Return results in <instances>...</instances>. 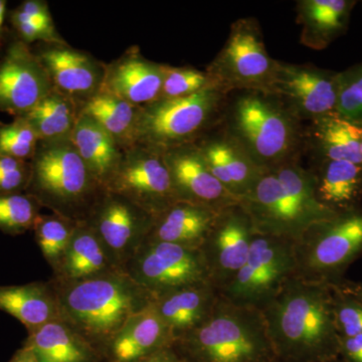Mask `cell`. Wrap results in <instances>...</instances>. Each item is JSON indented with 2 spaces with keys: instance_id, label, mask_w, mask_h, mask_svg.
I'll list each match as a JSON object with an SVG mask.
<instances>
[{
  "instance_id": "1",
  "label": "cell",
  "mask_w": 362,
  "mask_h": 362,
  "mask_svg": "<svg viewBox=\"0 0 362 362\" xmlns=\"http://www.w3.org/2000/svg\"><path fill=\"white\" fill-rule=\"evenodd\" d=\"M334 307L324 283L294 277L258 309L274 351L307 361L325 356L337 345Z\"/></svg>"
},
{
  "instance_id": "2",
  "label": "cell",
  "mask_w": 362,
  "mask_h": 362,
  "mask_svg": "<svg viewBox=\"0 0 362 362\" xmlns=\"http://www.w3.org/2000/svg\"><path fill=\"white\" fill-rule=\"evenodd\" d=\"M221 122L223 134L267 171L297 160L305 141L301 121L266 93L240 92L225 106Z\"/></svg>"
},
{
  "instance_id": "3",
  "label": "cell",
  "mask_w": 362,
  "mask_h": 362,
  "mask_svg": "<svg viewBox=\"0 0 362 362\" xmlns=\"http://www.w3.org/2000/svg\"><path fill=\"white\" fill-rule=\"evenodd\" d=\"M185 334L199 362H267L275 354L261 310L220 293L206 318Z\"/></svg>"
},
{
  "instance_id": "4",
  "label": "cell",
  "mask_w": 362,
  "mask_h": 362,
  "mask_svg": "<svg viewBox=\"0 0 362 362\" xmlns=\"http://www.w3.org/2000/svg\"><path fill=\"white\" fill-rule=\"evenodd\" d=\"M226 99L223 90L209 88L192 96L157 99L139 107L134 145L163 153L197 142L221 122Z\"/></svg>"
},
{
  "instance_id": "5",
  "label": "cell",
  "mask_w": 362,
  "mask_h": 362,
  "mask_svg": "<svg viewBox=\"0 0 362 362\" xmlns=\"http://www.w3.org/2000/svg\"><path fill=\"white\" fill-rule=\"evenodd\" d=\"M102 188L90 173L70 140L40 142L30 160V178L26 194L59 216H77Z\"/></svg>"
},
{
  "instance_id": "6",
  "label": "cell",
  "mask_w": 362,
  "mask_h": 362,
  "mask_svg": "<svg viewBox=\"0 0 362 362\" xmlns=\"http://www.w3.org/2000/svg\"><path fill=\"white\" fill-rule=\"evenodd\" d=\"M277 61L269 56L256 18H240L230 26L223 49L207 66L214 86L233 92L270 94Z\"/></svg>"
},
{
  "instance_id": "7",
  "label": "cell",
  "mask_w": 362,
  "mask_h": 362,
  "mask_svg": "<svg viewBox=\"0 0 362 362\" xmlns=\"http://www.w3.org/2000/svg\"><path fill=\"white\" fill-rule=\"evenodd\" d=\"M362 250V209L337 214L308 228L294 243L296 277L324 283Z\"/></svg>"
},
{
  "instance_id": "8",
  "label": "cell",
  "mask_w": 362,
  "mask_h": 362,
  "mask_svg": "<svg viewBox=\"0 0 362 362\" xmlns=\"http://www.w3.org/2000/svg\"><path fill=\"white\" fill-rule=\"evenodd\" d=\"M294 277V242L255 233L246 263L218 293L233 303L259 308Z\"/></svg>"
},
{
  "instance_id": "9",
  "label": "cell",
  "mask_w": 362,
  "mask_h": 362,
  "mask_svg": "<svg viewBox=\"0 0 362 362\" xmlns=\"http://www.w3.org/2000/svg\"><path fill=\"white\" fill-rule=\"evenodd\" d=\"M105 192L127 199L153 218L178 202L163 153L140 145L123 150Z\"/></svg>"
},
{
  "instance_id": "10",
  "label": "cell",
  "mask_w": 362,
  "mask_h": 362,
  "mask_svg": "<svg viewBox=\"0 0 362 362\" xmlns=\"http://www.w3.org/2000/svg\"><path fill=\"white\" fill-rule=\"evenodd\" d=\"M138 305L130 285L112 277L82 281L66 298L69 313L86 331L97 337L116 335L134 315Z\"/></svg>"
},
{
  "instance_id": "11",
  "label": "cell",
  "mask_w": 362,
  "mask_h": 362,
  "mask_svg": "<svg viewBox=\"0 0 362 362\" xmlns=\"http://www.w3.org/2000/svg\"><path fill=\"white\" fill-rule=\"evenodd\" d=\"M239 204L259 235L295 243L319 223L295 202L273 171H265Z\"/></svg>"
},
{
  "instance_id": "12",
  "label": "cell",
  "mask_w": 362,
  "mask_h": 362,
  "mask_svg": "<svg viewBox=\"0 0 362 362\" xmlns=\"http://www.w3.org/2000/svg\"><path fill=\"white\" fill-rule=\"evenodd\" d=\"M338 71L277 61L270 94L300 121L337 113Z\"/></svg>"
},
{
  "instance_id": "13",
  "label": "cell",
  "mask_w": 362,
  "mask_h": 362,
  "mask_svg": "<svg viewBox=\"0 0 362 362\" xmlns=\"http://www.w3.org/2000/svg\"><path fill=\"white\" fill-rule=\"evenodd\" d=\"M54 86L30 45L16 39L0 58V112L25 116Z\"/></svg>"
},
{
  "instance_id": "14",
  "label": "cell",
  "mask_w": 362,
  "mask_h": 362,
  "mask_svg": "<svg viewBox=\"0 0 362 362\" xmlns=\"http://www.w3.org/2000/svg\"><path fill=\"white\" fill-rule=\"evenodd\" d=\"M254 230L250 218L238 206L221 211L201 247L209 282L221 291L246 263Z\"/></svg>"
},
{
  "instance_id": "15",
  "label": "cell",
  "mask_w": 362,
  "mask_h": 362,
  "mask_svg": "<svg viewBox=\"0 0 362 362\" xmlns=\"http://www.w3.org/2000/svg\"><path fill=\"white\" fill-rule=\"evenodd\" d=\"M178 202L223 211L238 206L235 199L209 170L197 143L163 152Z\"/></svg>"
},
{
  "instance_id": "16",
  "label": "cell",
  "mask_w": 362,
  "mask_h": 362,
  "mask_svg": "<svg viewBox=\"0 0 362 362\" xmlns=\"http://www.w3.org/2000/svg\"><path fill=\"white\" fill-rule=\"evenodd\" d=\"M138 278L143 284L164 294L209 282L201 251L156 240L138 263Z\"/></svg>"
},
{
  "instance_id": "17",
  "label": "cell",
  "mask_w": 362,
  "mask_h": 362,
  "mask_svg": "<svg viewBox=\"0 0 362 362\" xmlns=\"http://www.w3.org/2000/svg\"><path fill=\"white\" fill-rule=\"evenodd\" d=\"M37 54L54 89L84 103L99 92L103 82L105 65L88 52L66 44H44L33 49Z\"/></svg>"
},
{
  "instance_id": "18",
  "label": "cell",
  "mask_w": 362,
  "mask_h": 362,
  "mask_svg": "<svg viewBox=\"0 0 362 362\" xmlns=\"http://www.w3.org/2000/svg\"><path fill=\"white\" fill-rule=\"evenodd\" d=\"M164 65L142 56L137 47L105 65L100 92L120 98L136 107L152 103L160 96Z\"/></svg>"
},
{
  "instance_id": "19",
  "label": "cell",
  "mask_w": 362,
  "mask_h": 362,
  "mask_svg": "<svg viewBox=\"0 0 362 362\" xmlns=\"http://www.w3.org/2000/svg\"><path fill=\"white\" fill-rule=\"evenodd\" d=\"M195 143L214 177L239 202L267 171L257 166L223 132L218 135L207 134Z\"/></svg>"
},
{
  "instance_id": "20",
  "label": "cell",
  "mask_w": 362,
  "mask_h": 362,
  "mask_svg": "<svg viewBox=\"0 0 362 362\" xmlns=\"http://www.w3.org/2000/svg\"><path fill=\"white\" fill-rule=\"evenodd\" d=\"M356 0H300L297 1V23L301 26L300 42L322 51L349 30Z\"/></svg>"
},
{
  "instance_id": "21",
  "label": "cell",
  "mask_w": 362,
  "mask_h": 362,
  "mask_svg": "<svg viewBox=\"0 0 362 362\" xmlns=\"http://www.w3.org/2000/svg\"><path fill=\"white\" fill-rule=\"evenodd\" d=\"M313 176L317 199L335 213L358 209L362 197V165L344 160L317 159Z\"/></svg>"
},
{
  "instance_id": "22",
  "label": "cell",
  "mask_w": 362,
  "mask_h": 362,
  "mask_svg": "<svg viewBox=\"0 0 362 362\" xmlns=\"http://www.w3.org/2000/svg\"><path fill=\"white\" fill-rule=\"evenodd\" d=\"M221 213L211 207L176 202L154 218L156 240L199 251Z\"/></svg>"
},
{
  "instance_id": "23",
  "label": "cell",
  "mask_w": 362,
  "mask_h": 362,
  "mask_svg": "<svg viewBox=\"0 0 362 362\" xmlns=\"http://www.w3.org/2000/svg\"><path fill=\"white\" fill-rule=\"evenodd\" d=\"M170 334L156 305H150L131 316L117 332L112 356L116 362L141 361L159 351Z\"/></svg>"
},
{
  "instance_id": "24",
  "label": "cell",
  "mask_w": 362,
  "mask_h": 362,
  "mask_svg": "<svg viewBox=\"0 0 362 362\" xmlns=\"http://www.w3.org/2000/svg\"><path fill=\"white\" fill-rule=\"evenodd\" d=\"M362 127L339 114L321 117L311 121L308 141L317 159L344 160L362 165Z\"/></svg>"
},
{
  "instance_id": "25",
  "label": "cell",
  "mask_w": 362,
  "mask_h": 362,
  "mask_svg": "<svg viewBox=\"0 0 362 362\" xmlns=\"http://www.w3.org/2000/svg\"><path fill=\"white\" fill-rule=\"evenodd\" d=\"M71 141L90 173L105 190L122 159L123 149L93 119L81 113Z\"/></svg>"
},
{
  "instance_id": "26",
  "label": "cell",
  "mask_w": 362,
  "mask_h": 362,
  "mask_svg": "<svg viewBox=\"0 0 362 362\" xmlns=\"http://www.w3.org/2000/svg\"><path fill=\"white\" fill-rule=\"evenodd\" d=\"M156 304L171 333L188 332L206 318L218 296L211 283H202L166 293Z\"/></svg>"
},
{
  "instance_id": "27",
  "label": "cell",
  "mask_w": 362,
  "mask_h": 362,
  "mask_svg": "<svg viewBox=\"0 0 362 362\" xmlns=\"http://www.w3.org/2000/svg\"><path fill=\"white\" fill-rule=\"evenodd\" d=\"M103 197L95 218L97 235L107 246L120 251L154 218L119 195L107 192Z\"/></svg>"
},
{
  "instance_id": "28",
  "label": "cell",
  "mask_w": 362,
  "mask_h": 362,
  "mask_svg": "<svg viewBox=\"0 0 362 362\" xmlns=\"http://www.w3.org/2000/svg\"><path fill=\"white\" fill-rule=\"evenodd\" d=\"M80 116V105L59 90L54 89L47 95L35 108L25 114L44 143L70 140Z\"/></svg>"
},
{
  "instance_id": "29",
  "label": "cell",
  "mask_w": 362,
  "mask_h": 362,
  "mask_svg": "<svg viewBox=\"0 0 362 362\" xmlns=\"http://www.w3.org/2000/svg\"><path fill=\"white\" fill-rule=\"evenodd\" d=\"M138 110L139 107L100 90L80 105V113L93 119L123 150L134 145Z\"/></svg>"
},
{
  "instance_id": "30",
  "label": "cell",
  "mask_w": 362,
  "mask_h": 362,
  "mask_svg": "<svg viewBox=\"0 0 362 362\" xmlns=\"http://www.w3.org/2000/svg\"><path fill=\"white\" fill-rule=\"evenodd\" d=\"M0 310L11 314L32 331L51 321L54 305L42 286H0Z\"/></svg>"
},
{
  "instance_id": "31",
  "label": "cell",
  "mask_w": 362,
  "mask_h": 362,
  "mask_svg": "<svg viewBox=\"0 0 362 362\" xmlns=\"http://www.w3.org/2000/svg\"><path fill=\"white\" fill-rule=\"evenodd\" d=\"M25 346L33 350L40 362H87L85 345L66 326L45 323L30 332Z\"/></svg>"
},
{
  "instance_id": "32",
  "label": "cell",
  "mask_w": 362,
  "mask_h": 362,
  "mask_svg": "<svg viewBox=\"0 0 362 362\" xmlns=\"http://www.w3.org/2000/svg\"><path fill=\"white\" fill-rule=\"evenodd\" d=\"M65 256L66 274L74 279L96 275L107 264L99 235L90 228H76Z\"/></svg>"
},
{
  "instance_id": "33",
  "label": "cell",
  "mask_w": 362,
  "mask_h": 362,
  "mask_svg": "<svg viewBox=\"0 0 362 362\" xmlns=\"http://www.w3.org/2000/svg\"><path fill=\"white\" fill-rule=\"evenodd\" d=\"M271 171L275 173L295 202L317 221L320 223L337 216V213L318 202L310 170L302 168L297 160L288 162Z\"/></svg>"
},
{
  "instance_id": "34",
  "label": "cell",
  "mask_w": 362,
  "mask_h": 362,
  "mask_svg": "<svg viewBox=\"0 0 362 362\" xmlns=\"http://www.w3.org/2000/svg\"><path fill=\"white\" fill-rule=\"evenodd\" d=\"M39 202L26 192L0 194V230L20 235L33 228L39 218Z\"/></svg>"
},
{
  "instance_id": "35",
  "label": "cell",
  "mask_w": 362,
  "mask_h": 362,
  "mask_svg": "<svg viewBox=\"0 0 362 362\" xmlns=\"http://www.w3.org/2000/svg\"><path fill=\"white\" fill-rule=\"evenodd\" d=\"M40 138L25 117L9 123L0 121V154L18 160L30 161L40 145Z\"/></svg>"
},
{
  "instance_id": "36",
  "label": "cell",
  "mask_w": 362,
  "mask_h": 362,
  "mask_svg": "<svg viewBox=\"0 0 362 362\" xmlns=\"http://www.w3.org/2000/svg\"><path fill=\"white\" fill-rule=\"evenodd\" d=\"M209 88L216 87L206 71L164 65L163 84L158 99L192 96Z\"/></svg>"
},
{
  "instance_id": "37",
  "label": "cell",
  "mask_w": 362,
  "mask_h": 362,
  "mask_svg": "<svg viewBox=\"0 0 362 362\" xmlns=\"http://www.w3.org/2000/svg\"><path fill=\"white\" fill-rule=\"evenodd\" d=\"M69 218L62 216H40L33 230L37 244L45 258L49 261L65 255L76 228L70 226Z\"/></svg>"
},
{
  "instance_id": "38",
  "label": "cell",
  "mask_w": 362,
  "mask_h": 362,
  "mask_svg": "<svg viewBox=\"0 0 362 362\" xmlns=\"http://www.w3.org/2000/svg\"><path fill=\"white\" fill-rule=\"evenodd\" d=\"M337 113L349 120L362 121V62L338 71Z\"/></svg>"
},
{
  "instance_id": "39",
  "label": "cell",
  "mask_w": 362,
  "mask_h": 362,
  "mask_svg": "<svg viewBox=\"0 0 362 362\" xmlns=\"http://www.w3.org/2000/svg\"><path fill=\"white\" fill-rule=\"evenodd\" d=\"M11 25L18 35V39L25 44L44 42V44H65V40L57 30H49L40 25L37 21L28 18L18 9H14L11 14Z\"/></svg>"
},
{
  "instance_id": "40",
  "label": "cell",
  "mask_w": 362,
  "mask_h": 362,
  "mask_svg": "<svg viewBox=\"0 0 362 362\" xmlns=\"http://www.w3.org/2000/svg\"><path fill=\"white\" fill-rule=\"evenodd\" d=\"M334 315L337 330L344 338L362 334V305L345 303L334 307Z\"/></svg>"
},
{
  "instance_id": "41",
  "label": "cell",
  "mask_w": 362,
  "mask_h": 362,
  "mask_svg": "<svg viewBox=\"0 0 362 362\" xmlns=\"http://www.w3.org/2000/svg\"><path fill=\"white\" fill-rule=\"evenodd\" d=\"M16 9L25 13L32 20L37 21L40 25L45 26V28H49V30H57L47 1L25 0V1L21 2V6Z\"/></svg>"
},
{
  "instance_id": "42",
  "label": "cell",
  "mask_w": 362,
  "mask_h": 362,
  "mask_svg": "<svg viewBox=\"0 0 362 362\" xmlns=\"http://www.w3.org/2000/svg\"><path fill=\"white\" fill-rule=\"evenodd\" d=\"M343 347L347 356L354 362H362V334L357 337L344 338Z\"/></svg>"
},
{
  "instance_id": "43",
  "label": "cell",
  "mask_w": 362,
  "mask_h": 362,
  "mask_svg": "<svg viewBox=\"0 0 362 362\" xmlns=\"http://www.w3.org/2000/svg\"><path fill=\"white\" fill-rule=\"evenodd\" d=\"M136 362H177L175 357L170 354V352L165 351V350H159L156 354L151 356L145 357L141 361Z\"/></svg>"
},
{
  "instance_id": "44",
  "label": "cell",
  "mask_w": 362,
  "mask_h": 362,
  "mask_svg": "<svg viewBox=\"0 0 362 362\" xmlns=\"http://www.w3.org/2000/svg\"><path fill=\"white\" fill-rule=\"evenodd\" d=\"M9 362H40L33 350L28 349V346L23 347V349L18 350L16 356Z\"/></svg>"
},
{
  "instance_id": "45",
  "label": "cell",
  "mask_w": 362,
  "mask_h": 362,
  "mask_svg": "<svg viewBox=\"0 0 362 362\" xmlns=\"http://www.w3.org/2000/svg\"><path fill=\"white\" fill-rule=\"evenodd\" d=\"M6 0H0V39H1L2 30H4V18H6Z\"/></svg>"
},
{
  "instance_id": "46",
  "label": "cell",
  "mask_w": 362,
  "mask_h": 362,
  "mask_svg": "<svg viewBox=\"0 0 362 362\" xmlns=\"http://www.w3.org/2000/svg\"><path fill=\"white\" fill-rule=\"evenodd\" d=\"M358 123H361V125L362 127V121H361V122H358ZM361 157H362V140H361Z\"/></svg>"
},
{
  "instance_id": "47",
  "label": "cell",
  "mask_w": 362,
  "mask_h": 362,
  "mask_svg": "<svg viewBox=\"0 0 362 362\" xmlns=\"http://www.w3.org/2000/svg\"><path fill=\"white\" fill-rule=\"evenodd\" d=\"M361 302H362V293L361 294Z\"/></svg>"
}]
</instances>
